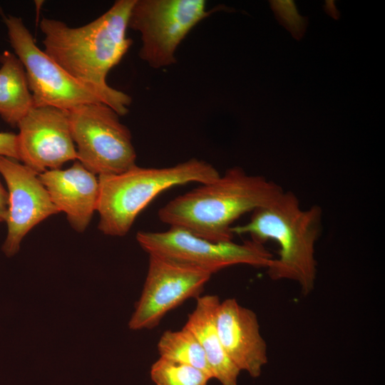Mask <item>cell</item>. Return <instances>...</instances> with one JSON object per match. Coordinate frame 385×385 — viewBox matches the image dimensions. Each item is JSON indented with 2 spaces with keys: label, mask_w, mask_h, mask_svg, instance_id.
Masks as SVG:
<instances>
[{
  "label": "cell",
  "mask_w": 385,
  "mask_h": 385,
  "mask_svg": "<svg viewBox=\"0 0 385 385\" xmlns=\"http://www.w3.org/2000/svg\"><path fill=\"white\" fill-rule=\"evenodd\" d=\"M134 1L117 0L101 16L78 27L48 18L39 24L44 52L120 116L128 113L132 98L109 86L106 78L132 45L126 31Z\"/></svg>",
  "instance_id": "6da1fadb"
},
{
  "label": "cell",
  "mask_w": 385,
  "mask_h": 385,
  "mask_svg": "<svg viewBox=\"0 0 385 385\" xmlns=\"http://www.w3.org/2000/svg\"><path fill=\"white\" fill-rule=\"evenodd\" d=\"M282 188L261 175L234 167L213 182L178 196L162 207L159 220L213 242L232 241V223L273 202Z\"/></svg>",
  "instance_id": "7a4b0ae2"
},
{
  "label": "cell",
  "mask_w": 385,
  "mask_h": 385,
  "mask_svg": "<svg viewBox=\"0 0 385 385\" xmlns=\"http://www.w3.org/2000/svg\"><path fill=\"white\" fill-rule=\"evenodd\" d=\"M252 212L249 222L232 226L233 235H249L263 245L276 241L279 257L267 267L268 274L272 279L297 282L304 294H309L316 279L314 247L321 232L322 209L313 205L303 210L293 192L283 191L273 202Z\"/></svg>",
  "instance_id": "3957f363"
},
{
  "label": "cell",
  "mask_w": 385,
  "mask_h": 385,
  "mask_svg": "<svg viewBox=\"0 0 385 385\" xmlns=\"http://www.w3.org/2000/svg\"><path fill=\"white\" fill-rule=\"evenodd\" d=\"M220 175L212 165L197 158L167 168L135 165L118 174L98 175V228L106 235L124 236L138 215L161 192L189 183H211Z\"/></svg>",
  "instance_id": "277c9868"
},
{
  "label": "cell",
  "mask_w": 385,
  "mask_h": 385,
  "mask_svg": "<svg viewBox=\"0 0 385 385\" xmlns=\"http://www.w3.org/2000/svg\"><path fill=\"white\" fill-rule=\"evenodd\" d=\"M68 118L77 160L88 170L113 175L136 165L130 131L110 106L82 104L69 110Z\"/></svg>",
  "instance_id": "5b68a950"
},
{
  "label": "cell",
  "mask_w": 385,
  "mask_h": 385,
  "mask_svg": "<svg viewBox=\"0 0 385 385\" xmlns=\"http://www.w3.org/2000/svg\"><path fill=\"white\" fill-rule=\"evenodd\" d=\"M210 13L205 0H135L128 29L140 34V59L159 69L176 63L178 46Z\"/></svg>",
  "instance_id": "8992f818"
},
{
  "label": "cell",
  "mask_w": 385,
  "mask_h": 385,
  "mask_svg": "<svg viewBox=\"0 0 385 385\" xmlns=\"http://www.w3.org/2000/svg\"><path fill=\"white\" fill-rule=\"evenodd\" d=\"M136 240L149 255L191 265L212 274L236 265L267 267L273 259L263 244L252 240L240 244L213 242L178 227L162 232L139 231Z\"/></svg>",
  "instance_id": "52a82bcc"
},
{
  "label": "cell",
  "mask_w": 385,
  "mask_h": 385,
  "mask_svg": "<svg viewBox=\"0 0 385 385\" xmlns=\"http://www.w3.org/2000/svg\"><path fill=\"white\" fill-rule=\"evenodd\" d=\"M4 20L9 43L24 67L34 107L69 111L82 104L103 103L36 45L21 18L9 15Z\"/></svg>",
  "instance_id": "ba28073f"
},
{
  "label": "cell",
  "mask_w": 385,
  "mask_h": 385,
  "mask_svg": "<svg viewBox=\"0 0 385 385\" xmlns=\"http://www.w3.org/2000/svg\"><path fill=\"white\" fill-rule=\"evenodd\" d=\"M212 274L200 268L157 255H149L148 269L140 297L128 327L150 329L185 300L198 297Z\"/></svg>",
  "instance_id": "9c48e42d"
},
{
  "label": "cell",
  "mask_w": 385,
  "mask_h": 385,
  "mask_svg": "<svg viewBox=\"0 0 385 385\" xmlns=\"http://www.w3.org/2000/svg\"><path fill=\"white\" fill-rule=\"evenodd\" d=\"M19 161L42 173L59 169L77 160L68 111L55 107H34L17 125Z\"/></svg>",
  "instance_id": "30bf717a"
},
{
  "label": "cell",
  "mask_w": 385,
  "mask_h": 385,
  "mask_svg": "<svg viewBox=\"0 0 385 385\" xmlns=\"http://www.w3.org/2000/svg\"><path fill=\"white\" fill-rule=\"evenodd\" d=\"M0 174L8 188L7 235L2 251L7 257L19 250L24 237L36 225L59 212L38 173L19 160L0 155Z\"/></svg>",
  "instance_id": "8fae6325"
},
{
  "label": "cell",
  "mask_w": 385,
  "mask_h": 385,
  "mask_svg": "<svg viewBox=\"0 0 385 385\" xmlns=\"http://www.w3.org/2000/svg\"><path fill=\"white\" fill-rule=\"evenodd\" d=\"M215 322L221 343L231 361L240 371L258 377L267 362V356L255 313L230 298L220 302Z\"/></svg>",
  "instance_id": "7c38bea8"
},
{
  "label": "cell",
  "mask_w": 385,
  "mask_h": 385,
  "mask_svg": "<svg viewBox=\"0 0 385 385\" xmlns=\"http://www.w3.org/2000/svg\"><path fill=\"white\" fill-rule=\"evenodd\" d=\"M38 176L58 211L66 214L76 232H84L97 210L99 183L96 175L76 160L67 169L49 170Z\"/></svg>",
  "instance_id": "4fadbf2b"
},
{
  "label": "cell",
  "mask_w": 385,
  "mask_h": 385,
  "mask_svg": "<svg viewBox=\"0 0 385 385\" xmlns=\"http://www.w3.org/2000/svg\"><path fill=\"white\" fill-rule=\"evenodd\" d=\"M220 302L216 295L197 297L195 307L183 327L195 337L202 346L212 378L222 385H237L241 371L226 354L216 327L215 315Z\"/></svg>",
  "instance_id": "5bb4252c"
},
{
  "label": "cell",
  "mask_w": 385,
  "mask_h": 385,
  "mask_svg": "<svg viewBox=\"0 0 385 385\" xmlns=\"http://www.w3.org/2000/svg\"><path fill=\"white\" fill-rule=\"evenodd\" d=\"M0 117L11 126L19 121L34 106L24 67L9 51L0 53Z\"/></svg>",
  "instance_id": "9a60e30c"
},
{
  "label": "cell",
  "mask_w": 385,
  "mask_h": 385,
  "mask_svg": "<svg viewBox=\"0 0 385 385\" xmlns=\"http://www.w3.org/2000/svg\"><path fill=\"white\" fill-rule=\"evenodd\" d=\"M158 351L160 358L195 367L212 379L202 346L186 328L163 332L158 342Z\"/></svg>",
  "instance_id": "2e32d148"
},
{
  "label": "cell",
  "mask_w": 385,
  "mask_h": 385,
  "mask_svg": "<svg viewBox=\"0 0 385 385\" xmlns=\"http://www.w3.org/2000/svg\"><path fill=\"white\" fill-rule=\"evenodd\" d=\"M150 377L155 385H207L212 379L195 367L160 357L152 364Z\"/></svg>",
  "instance_id": "e0dca14e"
},
{
  "label": "cell",
  "mask_w": 385,
  "mask_h": 385,
  "mask_svg": "<svg viewBox=\"0 0 385 385\" xmlns=\"http://www.w3.org/2000/svg\"><path fill=\"white\" fill-rule=\"evenodd\" d=\"M270 4L279 24L297 40L303 38L309 24L308 17L299 14L294 1L273 0Z\"/></svg>",
  "instance_id": "ac0fdd59"
},
{
  "label": "cell",
  "mask_w": 385,
  "mask_h": 385,
  "mask_svg": "<svg viewBox=\"0 0 385 385\" xmlns=\"http://www.w3.org/2000/svg\"><path fill=\"white\" fill-rule=\"evenodd\" d=\"M0 155L19 161L17 134L0 132Z\"/></svg>",
  "instance_id": "d6986e66"
},
{
  "label": "cell",
  "mask_w": 385,
  "mask_h": 385,
  "mask_svg": "<svg viewBox=\"0 0 385 385\" xmlns=\"http://www.w3.org/2000/svg\"><path fill=\"white\" fill-rule=\"evenodd\" d=\"M9 209V195L0 182V222L6 221Z\"/></svg>",
  "instance_id": "ffe728a7"
},
{
  "label": "cell",
  "mask_w": 385,
  "mask_h": 385,
  "mask_svg": "<svg viewBox=\"0 0 385 385\" xmlns=\"http://www.w3.org/2000/svg\"><path fill=\"white\" fill-rule=\"evenodd\" d=\"M326 13L333 17L334 19H338L340 14L337 9L334 1H326L324 6Z\"/></svg>",
  "instance_id": "44dd1931"
}]
</instances>
